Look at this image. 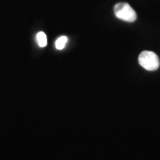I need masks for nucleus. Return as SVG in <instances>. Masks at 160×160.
Instances as JSON below:
<instances>
[{"mask_svg": "<svg viewBox=\"0 0 160 160\" xmlns=\"http://www.w3.org/2000/svg\"><path fill=\"white\" fill-rule=\"evenodd\" d=\"M139 63L142 67L149 71H153L159 68V57L154 52L144 51L139 56Z\"/></svg>", "mask_w": 160, "mask_h": 160, "instance_id": "1", "label": "nucleus"}, {"mask_svg": "<svg viewBox=\"0 0 160 160\" xmlns=\"http://www.w3.org/2000/svg\"><path fill=\"white\" fill-rule=\"evenodd\" d=\"M114 13L117 18L128 22H133L137 18L136 11L126 2L117 3L114 6Z\"/></svg>", "mask_w": 160, "mask_h": 160, "instance_id": "2", "label": "nucleus"}, {"mask_svg": "<svg viewBox=\"0 0 160 160\" xmlns=\"http://www.w3.org/2000/svg\"><path fill=\"white\" fill-rule=\"evenodd\" d=\"M37 40L39 47L44 48L48 45L47 36L44 32H39L37 35Z\"/></svg>", "mask_w": 160, "mask_h": 160, "instance_id": "3", "label": "nucleus"}, {"mask_svg": "<svg viewBox=\"0 0 160 160\" xmlns=\"http://www.w3.org/2000/svg\"><path fill=\"white\" fill-rule=\"evenodd\" d=\"M68 42V38L63 36V37H59L57 41H56V48L58 50H62L65 47L66 43Z\"/></svg>", "mask_w": 160, "mask_h": 160, "instance_id": "4", "label": "nucleus"}]
</instances>
